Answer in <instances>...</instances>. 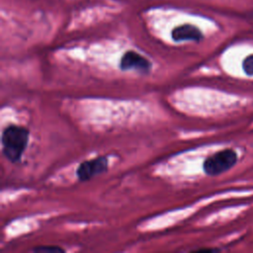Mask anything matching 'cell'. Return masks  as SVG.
I'll use <instances>...</instances> for the list:
<instances>
[{
    "instance_id": "6da1fadb",
    "label": "cell",
    "mask_w": 253,
    "mask_h": 253,
    "mask_svg": "<svg viewBox=\"0 0 253 253\" xmlns=\"http://www.w3.org/2000/svg\"><path fill=\"white\" fill-rule=\"evenodd\" d=\"M30 138V131L27 127L9 125L6 126L1 134L2 153L12 163L21 160L25 152Z\"/></svg>"
},
{
    "instance_id": "7a4b0ae2",
    "label": "cell",
    "mask_w": 253,
    "mask_h": 253,
    "mask_svg": "<svg viewBox=\"0 0 253 253\" xmlns=\"http://www.w3.org/2000/svg\"><path fill=\"white\" fill-rule=\"evenodd\" d=\"M236 162V152L227 148L209 156L203 163V169L209 176H217L232 168Z\"/></svg>"
},
{
    "instance_id": "3957f363",
    "label": "cell",
    "mask_w": 253,
    "mask_h": 253,
    "mask_svg": "<svg viewBox=\"0 0 253 253\" xmlns=\"http://www.w3.org/2000/svg\"><path fill=\"white\" fill-rule=\"evenodd\" d=\"M109 161L106 156H98L81 162L76 169V176L80 182L91 180L93 177L108 171Z\"/></svg>"
},
{
    "instance_id": "277c9868",
    "label": "cell",
    "mask_w": 253,
    "mask_h": 253,
    "mask_svg": "<svg viewBox=\"0 0 253 253\" xmlns=\"http://www.w3.org/2000/svg\"><path fill=\"white\" fill-rule=\"evenodd\" d=\"M151 67L152 64L147 58L133 50L125 52L120 60V68L124 71L134 69L140 73H148Z\"/></svg>"
},
{
    "instance_id": "5b68a950",
    "label": "cell",
    "mask_w": 253,
    "mask_h": 253,
    "mask_svg": "<svg viewBox=\"0 0 253 253\" xmlns=\"http://www.w3.org/2000/svg\"><path fill=\"white\" fill-rule=\"evenodd\" d=\"M171 36L175 42H181V41L199 42L203 39L202 32L197 27L190 24H185V25H181L174 28L171 33Z\"/></svg>"
},
{
    "instance_id": "8992f818",
    "label": "cell",
    "mask_w": 253,
    "mask_h": 253,
    "mask_svg": "<svg viewBox=\"0 0 253 253\" xmlns=\"http://www.w3.org/2000/svg\"><path fill=\"white\" fill-rule=\"evenodd\" d=\"M35 252H42V253H48V252H53V253H62L65 250L59 246H40L37 248H34Z\"/></svg>"
},
{
    "instance_id": "52a82bcc",
    "label": "cell",
    "mask_w": 253,
    "mask_h": 253,
    "mask_svg": "<svg viewBox=\"0 0 253 253\" xmlns=\"http://www.w3.org/2000/svg\"><path fill=\"white\" fill-rule=\"evenodd\" d=\"M242 68L247 75H253V54L247 56L243 60Z\"/></svg>"
}]
</instances>
